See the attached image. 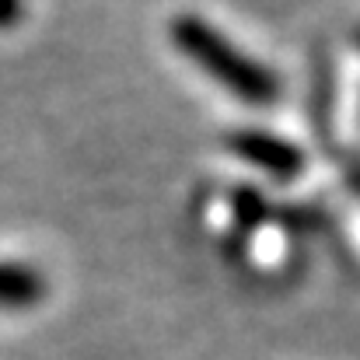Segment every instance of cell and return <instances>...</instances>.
<instances>
[{"instance_id":"obj_1","label":"cell","mask_w":360,"mask_h":360,"mask_svg":"<svg viewBox=\"0 0 360 360\" xmlns=\"http://www.w3.org/2000/svg\"><path fill=\"white\" fill-rule=\"evenodd\" d=\"M172 42L175 49L193 60L207 77H214L224 91L248 105H269L280 98V77L238 49L217 25H210L200 14H179L172 21Z\"/></svg>"},{"instance_id":"obj_2","label":"cell","mask_w":360,"mask_h":360,"mask_svg":"<svg viewBox=\"0 0 360 360\" xmlns=\"http://www.w3.org/2000/svg\"><path fill=\"white\" fill-rule=\"evenodd\" d=\"M228 147L231 154H238L241 161H248L252 168L280 179V182H290L304 172V150L276 133H266V129H238L228 136Z\"/></svg>"},{"instance_id":"obj_3","label":"cell","mask_w":360,"mask_h":360,"mask_svg":"<svg viewBox=\"0 0 360 360\" xmlns=\"http://www.w3.org/2000/svg\"><path fill=\"white\" fill-rule=\"evenodd\" d=\"M46 283L25 262H0V308H32L42 301Z\"/></svg>"},{"instance_id":"obj_4","label":"cell","mask_w":360,"mask_h":360,"mask_svg":"<svg viewBox=\"0 0 360 360\" xmlns=\"http://www.w3.org/2000/svg\"><path fill=\"white\" fill-rule=\"evenodd\" d=\"M25 18V4L21 0H0V32L14 28Z\"/></svg>"}]
</instances>
